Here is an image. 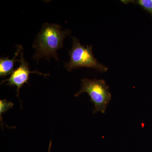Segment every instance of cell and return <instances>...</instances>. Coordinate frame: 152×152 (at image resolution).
Segmentation results:
<instances>
[{
	"label": "cell",
	"instance_id": "cell-6",
	"mask_svg": "<svg viewBox=\"0 0 152 152\" xmlns=\"http://www.w3.org/2000/svg\"><path fill=\"white\" fill-rule=\"evenodd\" d=\"M125 4L129 3L138 5L141 7L146 11L152 17V0H136V1H121Z\"/></svg>",
	"mask_w": 152,
	"mask_h": 152
},
{
	"label": "cell",
	"instance_id": "cell-2",
	"mask_svg": "<svg viewBox=\"0 0 152 152\" xmlns=\"http://www.w3.org/2000/svg\"><path fill=\"white\" fill-rule=\"evenodd\" d=\"M93 45L85 46L80 43L75 37H72V46L69 50V61L66 63L64 67L69 72L76 68H93L98 72H105L108 68L99 62L93 54Z\"/></svg>",
	"mask_w": 152,
	"mask_h": 152
},
{
	"label": "cell",
	"instance_id": "cell-1",
	"mask_svg": "<svg viewBox=\"0 0 152 152\" xmlns=\"http://www.w3.org/2000/svg\"><path fill=\"white\" fill-rule=\"evenodd\" d=\"M71 34L69 30H63L59 25L45 23L33 44L35 50L33 58L37 63L43 58L49 61L53 58L58 61L57 51L63 48L64 40Z\"/></svg>",
	"mask_w": 152,
	"mask_h": 152
},
{
	"label": "cell",
	"instance_id": "cell-3",
	"mask_svg": "<svg viewBox=\"0 0 152 152\" xmlns=\"http://www.w3.org/2000/svg\"><path fill=\"white\" fill-rule=\"evenodd\" d=\"M88 94L90 100L94 104V114L100 112L104 114L107 107L112 99V95L109 86L103 79H88L82 80L81 88L75 96L78 97L83 93Z\"/></svg>",
	"mask_w": 152,
	"mask_h": 152
},
{
	"label": "cell",
	"instance_id": "cell-7",
	"mask_svg": "<svg viewBox=\"0 0 152 152\" xmlns=\"http://www.w3.org/2000/svg\"><path fill=\"white\" fill-rule=\"evenodd\" d=\"M14 104L7 100H1L0 101V117L1 121V115L2 114L5 113L9 109L12 108L13 107Z\"/></svg>",
	"mask_w": 152,
	"mask_h": 152
},
{
	"label": "cell",
	"instance_id": "cell-5",
	"mask_svg": "<svg viewBox=\"0 0 152 152\" xmlns=\"http://www.w3.org/2000/svg\"><path fill=\"white\" fill-rule=\"evenodd\" d=\"M17 46L16 52L12 58L10 59L9 56H7L1 57L0 59V76L1 77L11 75L15 70L14 69L15 63L17 61H20V59H17V57L22 52L23 48L21 45Z\"/></svg>",
	"mask_w": 152,
	"mask_h": 152
},
{
	"label": "cell",
	"instance_id": "cell-8",
	"mask_svg": "<svg viewBox=\"0 0 152 152\" xmlns=\"http://www.w3.org/2000/svg\"><path fill=\"white\" fill-rule=\"evenodd\" d=\"M51 145H52V142L50 141V146H49L48 152H50V149H51Z\"/></svg>",
	"mask_w": 152,
	"mask_h": 152
},
{
	"label": "cell",
	"instance_id": "cell-4",
	"mask_svg": "<svg viewBox=\"0 0 152 152\" xmlns=\"http://www.w3.org/2000/svg\"><path fill=\"white\" fill-rule=\"evenodd\" d=\"M20 65L12 73L8 79L4 80L1 84L7 82V85L10 86H16L17 88V96L19 97L20 89L25 83H28L29 80V75L31 73L39 74L46 76L49 74H45L37 72L30 71L28 63L25 59L23 53L21 52L20 55Z\"/></svg>",
	"mask_w": 152,
	"mask_h": 152
}]
</instances>
